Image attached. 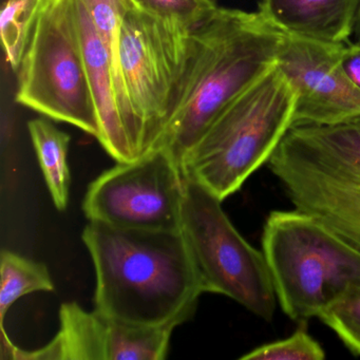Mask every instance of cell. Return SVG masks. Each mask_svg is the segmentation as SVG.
<instances>
[{"label": "cell", "mask_w": 360, "mask_h": 360, "mask_svg": "<svg viewBox=\"0 0 360 360\" xmlns=\"http://www.w3.org/2000/svg\"><path fill=\"white\" fill-rule=\"evenodd\" d=\"M195 27L163 20L136 5L126 14L120 72L142 126L144 155L157 148L178 108L195 51Z\"/></svg>", "instance_id": "6"}, {"label": "cell", "mask_w": 360, "mask_h": 360, "mask_svg": "<svg viewBox=\"0 0 360 360\" xmlns=\"http://www.w3.org/2000/svg\"><path fill=\"white\" fill-rule=\"evenodd\" d=\"M136 7L163 20L195 28L220 8L218 0H132Z\"/></svg>", "instance_id": "21"}, {"label": "cell", "mask_w": 360, "mask_h": 360, "mask_svg": "<svg viewBox=\"0 0 360 360\" xmlns=\"http://www.w3.org/2000/svg\"><path fill=\"white\" fill-rule=\"evenodd\" d=\"M94 28L98 31L105 47L108 50L117 85V98L120 110L123 117L126 131L129 136L130 143L136 158L144 155V136L142 126L130 105L127 94L122 81L119 64V44L122 25L126 14L134 7L132 0H82Z\"/></svg>", "instance_id": "15"}, {"label": "cell", "mask_w": 360, "mask_h": 360, "mask_svg": "<svg viewBox=\"0 0 360 360\" xmlns=\"http://www.w3.org/2000/svg\"><path fill=\"white\" fill-rule=\"evenodd\" d=\"M354 37H355V43L360 44V9L357 22H356L355 30H354Z\"/></svg>", "instance_id": "23"}, {"label": "cell", "mask_w": 360, "mask_h": 360, "mask_svg": "<svg viewBox=\"0 0 360 360\" xmlns=\"http://www.w3.org/2000/svg\"><path fill=\"white\" fill-rule=\"evenodd\" d=\"M53 280L44 263L25 258L11 250L0 255V321L1 328L10 307L22 296L52 292Z\"/></svg>", "instance_id": "17"}, {"label": "cell", "mask_w": 360, "mask_h": 360, "mask_svg": "<svg viewBox=\"0 0 360 360\" xmlns=\"http://www.w3.org/2000/svg\"><path fill=\"white\" fill-rule=\"evenodd\" d=\"M60 328L51 342L41 349L22 351L12 342L6 345L12 359L39 360H163L169 351L176 324L136 326L87 311L77 302L64 303Z\"/></svg>", "instance_id": "9"}, {"label": "cell", "mask_w": 360, "mask_h": 360, "mask_svg": "<svg viewBox=\"0 0 360 360\" xmlns=\"http://www.w3.org/2000/svg\"><path fill=\"white\" fill-rule=\"evenodd\" d=\"M75 20L90 89L98 113V141L117 163L136 160L120 110L117 85L108 50L82 0H73Z\"/></svg>", "instance_id": "13"}, {"label": "cell", "mask_w": 360, "mask_h": 360, "mask_svg": "<svg viewBox=\"0 0 360 360\" xmlns=\"http://www.w3.org/2000/svg\"><path fill=\"white\" fill-rule=\"evenodd\" d=\"M83 241L96 275V311L136 326L184 323L204 294L180 231L90 221Z\"/></svg>", "instance_id": "1"}, {"label": "cell", "mask_w": 360, "mask_h": 360, "mask_svg": "<svg viewBox=\"0 0 360 360\" xmlns=\"http://www.w3.org/2000/svg\"><path fill=\"white\" fill-rule=\"evenodd\" d=\"M180 231L204 292L224 295L266 321L277 295L263 252L250 245L222 208V200L185 178Z\"/></svg>", "instance_id": "5"}, {"label": "cell", "mask_w": 360, "mask_h": 360, "mask_svg": "<svg viewBox=\"0 0 360 360\" xmlns=\"http://www.w3.org/2000/svg\"><path fill=\"white\" fill-rule=\"evenodd\" d=\"M45 0H7L0 15V37L6 60L18 71Z\"/></svg>", "instance_id": "18"}, {"label": "cell", "mask_w": 360, "mask_h": 360, "mask_svg": "<svg viewBox=\"0 0 360 360\" xmlns=\"http://www.w3.org/2000/svg\"><path fill=\"white\" fill-rule=\"evenodd\" d=\"M269 164L271 172L360 176V119L333 126L292 127Z\"/></svg>", "instance_id": "11"}, {"label": "cell", "mask_w": 360, "mask_h": 360, "mask_svg": "<svg viewBox=\"0 0 360 360\" xmlns=\"http://www.w3.org/2000/svg\"><path fill=\"white\" fill-rule=\"evenodd\" d=\"M271 172L296 210L319 219L360 252V176L286 169Z\"/></svg>", "instance_id": "12"}, {"label": "cell", "mask_w": 360, "mask_h": 360, "mask_svg": "<svg viewBox=\"0 0 360 360\" xmlns=\"http://www.w3.org/2000/svg\"><path fill=\"white\" fill-rule=\"evenodd\" d=\"M356 355H360V283L318 316Z\"/></svg>", "instance_id": "19"}, {"label": "cell", "mask_w": 360, "mask_h": 360, "mask_svg": "<svg viewBox=\"0 0 360 360\" xmlns=\"http://www.w3.org/2000/svg\"><path fill=\"white\" fill-rule=\"evenodd\" d=\"M258 9L284 34L343 44L354 35L360 0H260Z\"/></svg>", "instance_id": "14"}, {"label": "cell", "mask_w": 360, "mask_h": 360, "mask_svg": "<svg viewBox=\"0 0 360 360\" xmlns=\"http://www.w3.org/2000/svg\"><path fill=\"white\" fill-rule=\"evenodd\" d=\"M184 183L180 163L158 147L100 174L83 210L89 221L121 229L180 231Z\"/></svg>", "instance_id": "8"}, {"label": "cell", "mask_w": 360, "mask_h": 360, "mask_svg": "<svg viewBox=\"0 0 360 360\" xmlns=\"http://www.w3.org/2000/svg\"><path fill=\"white\" fill-rule=\"evenodd\" d=\"M28 130L52 201L58 210H65L71 182L68 165L70 136L45 119L29 122Z\"/></svg>", "instance_id": "16"}, {"label": "cell", "mask_w": 360, "mask_h": 360, "mask_svg": "<svg viewBox=\"0 0 360 360\" xmlns=\"http://www.w3.org/2000/svg\"><path fill=\"white\" fill-rule=\"evenodd\" d=\"M300 322L292 336L256 347L242 356L241 360H322L326 352Z\"/></svg>", "instance_id": "20"}, {"label": "cell", "mask_w": 360, "mask_h": 360, "mask_svg": "<svg viewBox=\"0 0 360 360\" xmlns=\"http://www.w3.org/2000/svg\"><path fill=\"white\" fill-rule=\"evenodd\" d=\"M262 252L278 302L295 321L318 317L360 283L359 250L301 210L269 214Z\"/></svg>", "instance_id": "4"}, {"label": "cell", "mask_w": 360, "mask_h": 360, "mask_svg": "<svg viewBox=\"0 0 360 360\" xmlns=\"http://www.w3.org/2000/svg\"><path fill=\"white\" fill-rule=\"evenodd\" d=\"M296 94L277 65L233 101L181 169L224 201L269 161L292 126Z\"/></svg>", "instance_id": "3"}, {"label": "cell", "mask_w": 360, "mask_h": 360, "mask_svg": "<svg viewBox=\"0 0 360 360\" xmlns=\"http://www.w3.org/2000/svg\"><path fill=\"white\" fill-rule=\"evenodd\" d=\"M195 37L180 103L157 146L180 165L219 115L277 65L284 33L258 11L220 7Z\"/></svg>", "instance_id": "2"}, {"label": "cell", "mask_w": 360, "mask_h": 360, "mask_svg": "<svg viewBox=\"0 0 360 360\" xmlns=\"http://www.w3.org/2000/svg\"><path fill=\"white\" fill-rule=\"evenodd\" d=\"M16 102L98 139L73 0H45L18 69Z\"/></svg>", "instance_id": "7"}, {"label": "cell", "mask_w": 360, "mask_h": 360, "mask_svg": "<svg viewBox=\"0 0 360 360\" xmlns=\"http://www.w3.org/2000/svg\"><path fill=\"white\" fill-rule=\"evenodd\" d=\"M343 44L284 34L277 67L296 94L292 127L333 126L360 119V90L341 66Z\"/></svg>", "instance_id": "10"}, {"label": "cell", "mask_w": 360, "mask_h": 360, "mask_svg": "<svg viewBox=\"0 0 360 360\" xmlns=\"http://www.w3.org/2000/svg\"><path fill=\"white\" fill-rule=\"evenodd\" d=\"M341 66L351 83L360 90V44L343 48L341 56Z\"/></svg>", "instance_id": "22"}]
</instances>
